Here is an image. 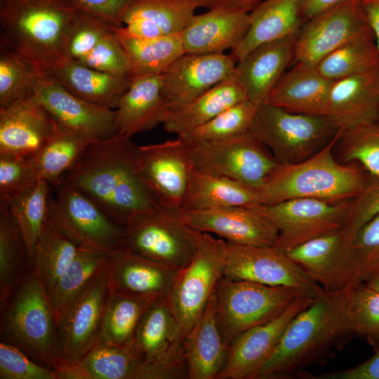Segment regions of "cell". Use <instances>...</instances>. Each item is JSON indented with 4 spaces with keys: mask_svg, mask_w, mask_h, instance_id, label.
<instances>
[{
    "mask_svg": "<svg viewBox=\"0 0 379 379\" xmlns=\"http://www.w3.org/2000/svg\"><path fill=\"white\" fill-rule=\"evenodd\" d=\"M184 335L166 298L156 300L145 311L136 328L133 342L149 362L187 378Z\"/></svg>",
    "mask_w": 379,
    "mask_h": 379,
    "instance_id": "cell-21",
    "label": "cell"
},
{
    "mask_svg": "<svg viewBox=\"0 0 379 379\" xmlns=\"http://www.w3.org/2000/svg\"><path fill=\"white\" fill-rule=\"evenodd\" d=\"M34 95L58 124L85 138L98 141L118 133L116 109L74 95L44 73Z\"/></svg>",
    "mask_w": 379,
    "mask_h": 379,
    "instance_id": "cell-17",
    "label": "cell"
},
{
    "mask_svg": "<svg viewBox=\"0 0 379 379\" xmlns=\"http://www.w3.org/2000/svg\"><path fill=\"white\" fill-rule=\"evenodd\" d=\"M334 149L338 161L357 163L371 176L379 177V122L340 131Z\"/></svg>",
    "mask_w": 379,
    "mask_h": 379,
    "instance_id": "cell-46",
    "label": "cell"
},
{
    "mask_svg": "<svg viewBox=\"0 0 379 379\" xmlns=\"http://www.w3.org/2000/svg\"><path fill=\"white\" fill-rule=\"evenodd\" d=\"M51 185L39 180L26 190L5 201L23 237L29 265L33 270L35 246L48 216V204Z\"/></svg>",
    "mask_w": 379,
    "mask_h": 379,
    "instance_id": "cell-43",
    "label": "cell"
},
{
    "mask_svg": "<svg viewBox=\"0 0 379 379\" xmlns=\"http://www.w3.org/2000/svg\"><path fill=\"white\" fill-rule=\"evenodd\" d=\"M93 142L58 124L44 145L28 156L37 180L52 185L78 161Z\"/></svg>",
    "mask_w": 379,
    "mask_h": 379,
    "instance_id": "cell-39",
    "label": "cell"
},
{
    "mask_svg": "<svg viewBox=\"0 0 379 379\" xmlns=\"http://www.w3.org/2000/svg\"><path fill=\"white\" fill-rule=\"evenodd\" d=\"M32 270L20 229L7 204L0 201V308Z\"/></svg>",
    "mask_w": 379,
    "mask_h": 379,
    "instance_id": "cell-38",
    "label": "cell"
},
{
    "mask_svg": "<svg viewBox=\"0 0 379 379\" xmlns=\"http://www.w3.org/2000/svg\"><path fill=\"white\" fill-rule=\"evenodd\" d=\"M138 147L119 133L95 141L62 177L126 226L160 208L140 175Z\"/></svg>",
    "mask_w": 379,
    "mask_h": 379,
    "instance_id": "cell-1",
    "label": "cell"
},
{
    "mask_svg": "<svg viewBox=\"0 0 379 379\" xmlns=\"http://www.w3.org/2000/svg\"><path fill=\"white\" fill-rule=\"evenodd\" d=\"M138 168L144 182L161 208H182L192 167L189 143L175 140L138 146Z\"/></svg>",
    "mask_w": 379,
    "mask_h": 379,
    "instance_id": "cell-16",
    "label": "cell"
},
{
    "mask_svg": "<svg viewBox=\"0 0 379 379\" xmlns=\"http://www.w3.org/2000/svg\"><path fill=\"white\" fill-rule=\"evenodd\" d=\"M1 379H58L55 371L38 364L9 343H0Z\"/></svg>",
    "mask_w": 379,
    "mask_h": 379,
    "instance_id": "cell-52",
    "label": "cell"
},
{
    "mask_svg": "<svg viewBox=\"0 0 379 379\" xmlns=\"http://www.w3.org/2000/svg\"><path fill=\"white\" fill-rule=\"evenodd\" d=\"M314 300L300 295L272 321L240 334L230 345L226 362L216 379H251L272 354L290 322Z\"/></svg>",
    "mask_w": 379,
    "mask_h": 379,
    "instance_id": "cell-18",
    "label": "cell"
},
{
    "mask_svg": "<svg viewBox=\"0 0 379 379\" xmlns=\"http://www.w3.org/2000/svg\"><path fill=\"white\" fill-rule=\"evenodd\" d=\"M286 253L326 293L360 284L341 230L310 239Z\"/></svg>",
    "mask_w": 379,
    "mask_h": 379,
    "instance_id": "cell-20",
    "label": "cell"
},
{
    "mask_svg": "<svg viewBox=\"0 0 379 379\" xmlns=\"http://www.w3.org/2000/svg\"><path fill=\"white\" fill-rule=\"evenodd\" d=\"M126 227L121 249L176 271L190 262L201 235L181 220L178 211L161 207Z\"/></svg>",
    "mask_w": 379,
    "mask_h": 379,
    "instance_id": "cell-11",
    "label": "cell"
},
{
    "mask_svg": "<svg viewBox=\"0 0 379 379\" xmlns=\"http://www.w3.org/2000/svg\"><path fill=\"white\" fill-rule=\"evenodd\" d=\"M246 99L244 89L232 74L191 101L171 109L162 124L164 129L169 133L182 135Z\"/></svg>",
    "mask_w": 379,
    "mask_h": 379,
    "instance_id": "cell-35",
    "label": "cell"
},
{
    "mask_svg": "<svg viewBox=\"0 0 379 379\" xmlns=\"http://www.w3.org/2000/svg\"><path fill=\"white\" fill-rule=\"evenodd\" d=\"M379 215V177L371 176L363 190L350 200L342 234L350 244L360 228Z\"/></svg>",
    "mask_w": 379,
    "mask_h": 379,
    "instance_id": "cell-51",
    "label": "cell"
},
{
    "mask_svg": "<svg viewBox=\"0 0 379 379\" xmlns=\"http://www.w3.org/2000/svg\"><path fill=\"white\" fill-rule=\"evenodd\" d=\"M57 125L34 94L0 107V154H34Z\"/></svg>",
    "mask_w": 379,
    "mask_h": 379,
    "instance_id": "cell-23",
    "label": "cell"
},
{
    "mask_svg": "<svg viewBox=\"0 0 379 379\" xmlns=\"http://www.w3.org/2000/svg\"><path fill=\"white\" fill-rule=\"evenodd\" d=\"M227 242L201 232L190 262L178 270L166 297L184 336L194 325L223 277Z\"/></svg>",
    "mask_w": 379,
    "mask_h": 379,
    "instance_id": "cell-10",
    "label": "cell"
},
{
    "mask_svg": "<svg viewBox=\"0 0 379 379\" xmlns=\"http://www.w3.org/2000/svg\"><path fill=\"white\" fill-rule=\"evenodd\" d=\"M361 4L379 53V0H361Z\"/></svg>",
    "mask_w": 379,
    "mask_h": 379,
    "instance_id": "cell-58",
    "label": "cell"
},
{
    "mask_svg": "<svg viewBox=\"0 0 379 379\" xmlns=\"http://www.w3.org/2000/svg\"><path fill=\"white\" fill-rule=\"evenodd\" d=\"M296 36L261 44L238 60L233 75L247 99L257 107L265 102L279 79L295 60Z\"/></svg>",
    "mask_w": 379,
    "mask_h": 379,
    "instance_id": "cell-26",
    "label": "cell"
},
{
    "mask_svg": "<svg viewBox=\"0 0 379 379\" xmlns=\"http://www.w3.org/2000/svg\"><path fill=\"white\" fill-rule=\"evenodd\" d=\"M258 204L255 189L227 178L202 173L192 166L181 210L254 207Z\"/></svg>",
    "mask_w": 379,
    "mask_h": 379,
    "instance_id": "cell-36",
    "label": "cell"
},
{
    "mask_svg": "<svg viewBox=\"0 0 379 379\" xmlns=\"http://www.w3.org/2000/svg\"><path fill=\"white\" fill-rule=\"evenodd\" d=\"M48 212L55 225L80 247L107 255L123 247L126 227L63 177L51 185Z\"/></svg>",
    "mask_w": 379,
    "mask_h": 379,
    "instance_id": "cell-8",
    "label": "cell"
},
{
    "mask_svg": "<svg viewBox=\"0 0 379 379\" xmlns=\"http://www.w3.org/2000/svg\"><path fill=\"white\" fill-rule=\"evenodd\" d=\"M184 347L187 378L216 379L226 362L228 347L218 320L215 290L185 335Z\"/></svg>",
    "mask_w": 379,
    "mask_h": 379,
    "instance_id": "cell-31",
    "label": "cell"
},
{
    "mask_svg": "<svg viewBox=\"0 0 379 379\" xmlns=\"http://www.w3.org/2000/svg\"><path fill=\"white\" fill-rule=\"evenodd\" d=\"M1 338L55 371L56 323L47 291L32 270L1 308Z\"/></svg>",
    "mask_w": 379,
    "mask_h": 379,
    "instance_id": "cell-5",
    "label": "cell"
},
{
    "mask_svg": "<svg viewBox=\"0 0 379 379\" xmlns=\"http://www.w3.org/2000/svg\"><path fill=\"white\" fill-rule=\"evenodd\" d=\"M339 134L340 131L323 149L302 161L279 164L267 181L255 190L259 204L300 198L341 201L357 197L370 175L357 163L337 160L333 148Z\"/></svg>",
    "mask_w": 379,
    "mask_h": 379,
    "instance_id": "cell-3",
    "label": "cell"
},
{
    "mask_svg": "<svg viewBox=\"0 0 379 379\" xmlns=\"http://www.w3.org/2000/svg\"><path fill=\"white\" fill-rule=\"evenodd\" d=\"M197 8L190 0H133L121 21L124 30L138 37L180 34Z\"/></svg>",
    "mask_w": 379,
    "mask_h": 379,
    "instance_id": "cell-33",
    "label": "cell"
},
{
    "mask_svg": "<svg viewBox=\"0 0 379 379\" xmlns=\"http://www.w3.org/2000/svg\"><path fill=\"white\" fill-rule=\"evenodd\" d=\"M171 110L161 91V75L131 78L116 109L118 133L129 138L164 123Z\"/></svg>",
    "mask_w": 379,
    "mask_h": 379,
    "instance_id": "cell-29",
    "label": "cell"
},
{
    "mask_svg": "<svg viewBox=\"0 0 379 379\" xmlns=\"http://www.w3.org/2000/svg\"><path fill=\"white\" fill-rule=\"evenodd\" d=\"M38 180L28 157L0 154V200H8Z\"/></svg>",
    "mask_w": 379,
    "mask_h": 379,
    "instance_id": "cell-54",
    "label": "cell"
},
{
    "mask_svg": "<svg viewBox=\"0 0 379 379\" xmlns=\"http://www.w3.org/2000/svg\"><path fill=\"white\" fill-rule=\"evenodd\" d=\"M350 313L356 334L369 338L379 325V292L365 283L353 286Z\"/></svg>",
    "mask_w": 379,
    "mask_h": 379,
    "instance_id": "cell-53",
    "label": "cell"
},
{
    "mask_svg": "<svg viewBox=\"0 0 379 379\" xmlns=\"http://www.w3.org/2000/svg\"><path fill=\"white\" fill-rule=\"evenodd\" d=\"M156 300L109 291L104 309L100 340L118 345L132 344L140 320Z\"/></svg>",
    "mask_w": 379,
    "mask_h": 379,
    "instance_id": "cell-40",
    "label": "cell"
},
{
    "mask_svg": "<svg viewBox=\"0 0 379 379\" xmlns=\"http://www.w3.org/2000/svg\"><path fill=\"white\" fill-rule=\"evenodd\" d=\"M294 62L283 74L265 102L294 113L324 116L333 81L324 77L315 66Z\"/></svg>",
    "mask_w": 379,
    "mask_h": 379,
    "instance_id": "cell-32",
    "label": "cell"
},
{
    "mask_svg": "<svg viewBox=\"0 0 379 379\" xmlns=\"http://www.w3.org/2000/svg\"><path fill=\"white\" fill-rule=\"evenodd\" d=\"M119 39L131 64V78L163 74L185 53L180 34L155 38H141L117 27Z\"/></svg>",
    "mask_w": 379,
    "mask_h": 379,
    "instance_id": "cell-37",
    "label": "cell"
},
{
    "mask_svg": "<svg viewBox=\"0 0 379 379\" xmlns=\"http://www.w3.org/2000/svg\"><path fill=\"white\" fill-rule=\"evenodd\" d=\"M178 213L181 220L194 230L233 244L274 246L279 236L277 227L252 207L180 209Z\"/></svg>",
    "mask_w": 379,
    "mask_h": 379,
    "instance_id": "cell-19",
    "label": "cell"
},
{
    "mask_svg": "<svg viewBox=\"0 0 379 379\" xmlns=\"http://www.w3.org/2000/svg\"><path fill=\"white\" fill-rule=\"evenodd\" d=\"M80 11L121 27L122 17L133 0H70Z\"/></svg>",
    "mask_w": 379,
    "mask_h": 379,
    "instance_id": "cell-55",
    "label": "cell"
},
{
    "mask_svg": "<svg viewBox=\"0 0 379 379\" xmlns=\"http://www.w3.org/2000/svg\"><path fill=\"white\" fill-rule=\"evenodd\" d=\"M41 70L74 95L114 109L131 81V77L102 72L65 57Z\"/></svg>",
    "mask_w": 379,
    "mask_h": 379,
    "instance_id": "cell-28",
    "label": "cell"
},
{
    "mask_svg": "<svg viewBox=\"0 0 379 379\" xmlns=\"http://www.w3.org/2000/svg\"><path fill=\"white\" fill-rule=\"evenodd\" d=\"M115 27L102 18L78 11L67 32L64 56L81 60Z\"/></svg>",
    "mask_w": 379,
    "mask_h": 379,
    "instance_id": "cell-48",
    "label": "cell"
},
{
    "mask_svg": "<svg viewBox=\"0 0 379 379\" xmlns=\"http://www.w3.org/2000/svg\"><path fill=\"white\" fill-rule=\"evenodd\" d=\"M80 246L67 237L48 215L38 238L33 270L47 293L77 255Z\"/></svg>",
    "mask_w": 379,
    "mask_h": 379,
    "instance_id": "cell-41",
    "label": "cell"
},
{
    "mask_svg": "<svg viewBox=\"0 0 379 379\" xmlns=\"http://www.w3.org/2000/svg\"><path fill=\"white\" fill-rule=\"evenodd\" d=\"M257 106L248 99L222 112L202 126L180 135L188 142L220 140L249 132Z\"/></svg>",
    "mask_w": 379,
    "mask_h": 379,
    "instance_id": "cell-47",
    "label": "cell"
},
{
    "mask_svg": "<svg viewBox=\"0 0 379 379\" xmlns=\"http://www.w3.org/2000/svg\"><path fill=\"white\" fill-rule=\"evenodd\" d=\"M359 38L375 40L361 0H343L304 22L295 38L294 61L316 67L335 49Z\"/></svg>",
    "mask_w": 379,
    "mask_h": 379,
    "instance_id": "cell-14",
    "label": "cell"
},
{
    "mask_svg": "<svg viewBox=\"0 0 379 379\" xmlns=\"http://www.w3.org/2000/svg\"><path fill=\"white\" fill-rule=\"evenodd\" d=\"M352 286L324 291L298 314L251 379L302 378L305 368L324 364L341 351L356 334L350 313Z\"/></svg>",
    "mask_w": 379,
    "mask_h": 379,
    "instance_id": "cell-2",
    "label": "cell"
},
{
    "mask_svg": "<svg viewBox=\"0 0 379 379\" xmlns=\"http://www.w3.org/2000/svg\"><path fill=\"white\" fill-rule=\"evenodd\" d=\"M249 18L246 36L231 51L237 62L261 44L296 36L304 22L300 0H264L249 13Z\"/></svg>",
    "mask_w": 379,
    "mask_h": 379,
    "instance_id": "cell-34",
    "label": "cell"
},
{
    "mask_svg": "<svg viewBox=\"0 0 379 379\" xmlns=\"http://www.w3.org/2000/svg\"><path fill=\"white\" fill-rule=\"evenodd\" d=\"M249 132L279 164H292L314 155L339 131L324 116L294 113L263 102L256 108Z\"/></svg>",
    "mask_w": 379,
    "mask_h": 379,
    "instance_id": "cell-6",
    "label": "cell"
},
{
    "mask_svg": "<svg viewBox=\"0 0 379 379\" xmlns=\"http://www.w3.org/2000/svg\"><path fill=\"white\" fill-rule=\"evenodd\" d=\"M366 285L379 292V272L365 282Z\"/></svg>",
    "mask_w": 379,
    "mask_h": 379,
    "instance_id": "cell-61",
    "label": "cell"
},
{
    "mask_svg": "<svg viewBox=\"0 0 379 379\" xmlns=\"http://www.w3.org/2000/svg\"><path fill=\"white\" fill-rule=\"evenodd\" d=\"M109 291L153 298H166L178 271L124 249L109 255Z\"/></svg>",
    "mask_w": 379,
    "mask_h": 379,
    "instance_id": "cell-30",
    "label": "cell"
},
{
    "mask_svg": "<svg viewBox=\"0 0 379 379\" xmlns=\"http://www.w3.org/2000/svg\"><path fill=\"white\" fill-rule=\"evenodd\" d=\"M350 201L300 198L252 208L277 227L279 236L274 246L286 253L310 239L341 230Z\"/></svg>",
    "mask_w": 379,
    "mask_h": 379,
    "instance_id": "cell-12",
    "label": "cell"
},
{
    "mask_svg": "<svg viewBox=\"0 0 379 379\" xmlns=\"http://www.w3.org/2000/svg\"><path fill=\"white\" fill-rule=\"evenodd\" d=\"M223 277L230 280L291 287L314 299L324 293L285 252L274 246L227 242Z\"/></svg>",
    "mask_w": 379,
    "mask_h": 379,
    "instance_id": "cell-15",
    "label": "cell"
},
{
    "mask_svg": "<svg viewBox=\"0 0 379 379\" xmlns=\"http://www.w3.org/2000/svg\"><path fill=\"white\" fill-rule=\"evenodd\" d=\"M43 75L34 62L0 48V107L34 95Z\"/></svg>",
    "mask_w": 379,
    "mask_h": 379,
    "instance_id": "cell-45",
    "label": "cell"
},
{
    "mask_svg": "<svg viewBox=\"0 0 379 379\" xmlns=\"http://www.w3.org/2000/svg\"><path fill=\"white\" fill-rule=\"evenodd\" d=\"M378 122H379V119H378Z\"/></svg>",
    "mask_w": 379,
    "mask_h": 379,
    "instance_id": "cell-62",
    "label": "cell"
},
{
    "mask_svg": "<svg viewBox=\"0 0 379 379\" xmlns=\"http://www.w3.org/2000/svg\"><path fill=\"white\" fill-rule=\"evenodd\" d=\"M198 8L210 9H227L232 11L251 12L264 0H190Z\"/></svg>",
    "mask_w": 379,
    "mask_h": 379,
    "instance_id": "cell-57",
    "label": "cell"
},
{
    "mask_svg": "<svg viewBox=\"0 0 379 379\" xmlns=\"http://www.w3.org/2000/svg\"><path fill=\"white\" fill-rule=\"evenodd\" d=\"M341 1L343 0H300V11L303 22Z\"/></svg>",
    "mask_w": 379,
    "mask_h": 379,
    "instance_id": "cell-59",
    "label": "cell"
},
{
    "mask_svg": "<svg viewBox=\"0 0 379 379\" xmlns=\"http://www.w3.org/2000/svg\"><path fill=\"white\" fill-rule=\"evenodd\" d=\"M116 27L106 34L87 55L77 62L102 72L131 77V64Z\"/></svg>",
    "mask_w": 379,
    "mask_h": 379,
    "instance_id": "cell-50",
    "label": "cell"
},
{
    "mask_svg": "<svg viewBox=\"0 0 379 379\" xmlns=\"http://www.w3.org/2000/svg\"><path fill=\"white\" fill-rule=\"evenodd\" d=\"M305 378L310 379H379V349L367 361L352 368L312 375L308 373Z\"/></svg>",
    "mask_w": 379,
    "mask_h": 379,
    "instance_id": "cell-56",
    "label": "cell"
},
{
    "mask_svg": "<svg viewBox=\"0 0 379 379\" xmlns=\"http://www.w3.org/2000/svg\"><path fill=\"white\" fill-rule=\"evenodd\" d=\"M324 117L340 131L378 122L379 68L333 81Z\"/></svg>",
    "mask_w": 379,
    "mask_h": 379,
    "instance_id": "cell-24",
    "label": "cell"
},
{
    "mask_svg": "<svg viewBox=\"0 0 379 379\" xmlns=\"http://www.w3.org/2000/svg\"><path fill=\"white\" fill-rule=\"evenodd\" d=\"M329 80L335 81L379 68V53L374 39H356L324 57L316 66Z\"/></svg>",
    "mask_w": 379,
    "mask_h": 379,
    "instance_id": "cell-44",
    "label": "cell"
},
{
    "mask_svg": "<svg viewBox=\"0 0 379 379\" xmlns=\"http://www.w3.org/2000/svg\"><path fill=\"white\" fill-rule=\"evenodd\" d=\"M359 283L379 272V215L364 224L349 244Z\"/></svg>",
    "mask_w": 379,
    "mask_h": 379,
    "instance_id": "cell-49",
    "label": "cell"
},
{
    "mask_svg": "<svg viewBox=\"0 0 379 379\" xmlns=\"http://www.w3.org/2000/svg\"><path fill=\"white\" fill-rule=\"evenodd\" d=\"M58 379H153L152 367L134 344L99 340L78 361L58 364Z\"/></svg>",
    "mask_w": 379,
    "mask_h": 379,
    "instance_id": "cell-25",
    "label": "cell"
},
{
    "mask_svg": "<svg viewBox=\"0 0 379 379\" xmlns=\"http://www.w3.org/2000/svg\"><path fill=\"white\" fill-rule=\"evenodd\" d=\"M250 26L249 13L210 9L194 15L180 33L185 53L220 54L235 49Z\"/></svg>",
    "mask_w": 379,
    "mask_h": 379,
    "instance_id": "cell-27",
    "label": "cell"
},
{
    "mask_svg": "<svg viewBox=\"0 0 379 379\" xmlns=\"http://www.w3.org/2000/svg\"><path fill=\"white\" fill-rule=\"evenodd\" d=\"M302 295L305 294L291 287L222 277L217 284L215 296L218 320L225 345L229 348L242 333L272 321Z\"/></svg>",
    "mask_w": 379,
    "mask_h": 379,
    "instance_id": "cell-7",
    "label": "cell"
},
{
    "mask_svg": "<svg viewBox=\"0 0 379 379\" xmlns=\"http://www.w3.org/2000/svg\"><path fill=\"white\" fill-rule=\"evenodd\" d=\"M108 272L107 261L57 320L55 366L78 361L100 340Z\"/></svg>",
    "mask_w": 379,
    "mask_h": 379,
    "instance_id": "cell-13",
    "label": "cell"
},
{
    "mask_svg": "<svg viewBox=\"0 0 379 379\" xmlns=\"http://www.w3.org/2000/svg\"><path fill=\"white\" fill-rule=\"evenodd\" d=\"M232 54L185 53L161 74L162 94L171 109L182 105L232 76Z\"/></svg>",
    "mask_w": 379,
    "mask_h": 379,
    "instance_id": "cell-22",
    "label": "cell"
},
{
    "mask_svg": "<svg viewBox=\"0 0 379 379\" xmlns=\"http://www.w3.org/2000/svg\"><path fill=\"white\" fill-rule=\"evenodd\" d=\"M368 342L373 345L377 350L379 349V325L376 331L367 338Z\"/></svg>",
    "mask_w": 379,
    "mask_h": 379,
    "instance_id": "cell-60",
    "label": "cell"
},
{
    "mask_svg": "<svg viewBox=\"0 0 379 379\" xmlns=\"http://www.w3.org/2000/svg\"><path fill=\"white\" fill-rule=\"evenodd\" d=\"M78 11L70 0H0V48L42 69L65 57L67 32Z\"/></svg>",
    "mask_w": 379,
    "mask_h": 379,
    "instance_id": "cell-4",
    "label": "cell"
},
{
    "mask_svg": "<svg viewBox=\"0 0 379 379\" xmlns=\"http://www.w3.org/2000/svg\"><path fill=\"white\" fill-rule=\"evenodd\" d=\"M109 255L80 247L77 255L48 292L55 323L65 308L107 262Z\"/></svg>",
    "mask_w": 379,
    "mask_h": 379,
    "instance_id": "cell-42",
    "label": "cell"
},
{
    "mask_svg": "<svg viewBox=\"0 0 379 379\" xmlns=\"http://www.w3.org/2000/svg\"><path fill=\"white\" fill-rule=\"evenodd\" d=\"M188 143L196 169L255 190L267 181L279 164L267 147L250 132L220 140Z\"/></svg>",
    "mask_w": 379,
    "mask_h": 379,
    "instance_id": "cell-9",
    "label": "cell"
}]
</instances>
